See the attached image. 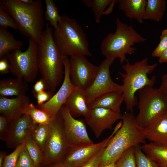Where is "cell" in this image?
<instances>
[{
    "label": "cell",
    "mask_w": 167,
    "mask_h": 167,
    "mask_svg": "<svg viewBox=\"0 0 167 167\" xmlns=\"http://www.w3.org/2000/svg\"><path fill=\"white\" fill-rule=\"evenodd\" d=\"M66 57L57 46L53 38V27L47 24L38 44V66L46 89L53 93L62 80L63 60Z\"/></svg>",
    "instance_id": "6da1fadb"
},
{
    "label": "cell",
    "mask_w": 167,
    "mask_h": 167,
    "mask_svg": "<svg viewBox=\"0 0 167 167\" xmlns=\"http://www.w3.org/2000/svg\"><path fill=\"white\" fill-rule=\"evenodd\" d=\"M0 6L14 19L20 33L38 44L39 42L45 24L41 0L27 4L19 0H1Z\"/></svg>",
    "instance_id": "7a4b0ae2"
},
{
    "label": "cell",
    "mask_w": 167,
    "mask_h": 167,
    "mask_svg": "<svg viewBox=\"0 0 167 167\" xmlns=\"http://www.w3.org/2000/svg\"><path fill=\"white\" fill-rule=\"evenodd\" d=\"M122 125L112 138L102 154L99 167L116 162L123 153L131 147L145 143L144 128L137 123L133 113L122 114Z\"/></svg>",
    "instance_id": "3957f363"
},
{
    "label": "cell",
    "mask_w": 167,
    "mask_h": 167,
    "mask_svg": "<svg viewBox=\"0 0 167 167\" xmlns=\"http://www.w3.org/2000/svg\"><path fill=\"white\" fill-rule=\"evenodd\" d=\"M126 62L122 65L125 73L120 72L118 74L122 78V91L126 111L133 113L138 102L135 95L136 92L146 86H154L156 76L149 78L148 75L153 72L157 64H149L147 58L136 61L133 64H131L128 60Z\"/></svg>",
    "instance_id": "277c9868"
},
{
    "label": "cell",
    "mask_w": 167,
    "mask_h": 167,
    "mask_svg": "<svg viewBox=\"0 0 167 167\" xmlns=\"http://www.w3.org/2000/svg\"><path fill=\"white\" fill-rule=\"evenodd\" d=\"M115 23V32L108 34L103 39L101 49L106 58H118L122 64L128 61L126 54H131L136 51V48L133 47L135 44L144 42L147 39L138 33L131 25L122 22L119 17L117 18Z\"/></svg>",
    "instance_id": "5b68a950"
},
{
    "label": "cell",
    "mask_w": 167,
    "mask_h": 167,
    "mask_svg": "<svg viewBox=\"0 0 167 167\" xmlns=\"http://www.w3.org/2000/svg\"><path fill=\"white\" fill-rule=\"evenodd\" d=\"M57 28H53V36L58 48L65 56L75 54L91 56L87 35L81 26L73 19L65 14Z\"/></svg>",
    "instance_id": "8992f818"
},
{
    "label": "cell",
    "mask_w": 167,
    "mask_h": 167,
    "mask_svg": "<svg viewBox=\"0 0 167 167\" xmlns=\"http://www.w3.org/2000/svg\"><path fill=\"white\" fill-rule=\"evenodd\" d=\"M135 117L138 124L144 128L156 118L167 113V96L160 89L147 86L139 91Z\"/></svg>",
    "instance_id": "52a82bcc"
},
{
    "label": "cell",
    "mask_w": 167,
    "mask_h": 167,
    "mask_svg": "<svg viewBox=\"0 0 167 167\" xmlns=\"http://www.w3.org/2000/svg\"><path fill=\"white\" fill-rule=\"evenodd\" d=\"M10 65V72L16 77L28 82L33 81L39 72L38 43L29 38L27 49L22 52L15 50L6 56Z\"/></svg>",
    "instance_id": "ba28073f"
},
{
    "label": "cell",
    "mask_w": 167,
    "mask_h": 167,
    "mask_svg": "<svg viewBox=\"0 0 167 167\" xmlns=\"http://www.w3.org/2000/svg\"><path fill=\"white\" fill-rule=\"evenodd\" d=\"M50 123L49 134L43 152L41 167L62 161L70 146L59 112Z\"/></svg>",
    "instance_id": "9c48e42d"
},
{
    "label": "cell",
    "mask_w": 167,
    "mask_h": 167,
    "mask_svg": "<svg viewBox=\"0 0 167 167\" xmlns=\"http://www.w3.org/2000/svg\"><path fill=\"white\" fill-rule=\"evenodd\" d=\"M122 121L116 125L111 134L97 143H80L70 145L62 161L79 167L89 161L102 148L106 147L121 127Z\"/></svg>",
    "instance_id": "30bf717a"
},
{
    "label": "cell",
    "mask_w": 167,
    "mask_h": 167,
    "mask_svg": "<svg viewBox=\"0 0 167 167\" xmlns=\"http://www.w3.org/2000/svg\"><path fill=\"white\" fill-rule=\"evenodd\" d=\"M115 59L106 58L100 65L92 84L84 91L88 105L98 96L105 93L122 90L121 85L112 79L109 69Z\"/></svg>",
    "instance_id": "8fae6325"
},
{
    "label": "cell",
    "mask_w": 167,
    "mask_h": 167,
    "mask_svg": "<svg viewBox=\"0 0 167 167\" xmlns=\"http://www.w3.org/2000/svg\"><path fill=\"white\" fill-rule=\"evenodd\" d=\"M85 56L75 54L70 56L69 59L71 81L75 87L84 91L92 83L98 68V66L89 62Z\"/></svg>",
    "instance_id": "7c38bea8"
},
{
    "label": "cell",
    "mask_w": 167,
    "mask_h": 167,
    "mask_svg": "<svg viewBox=\"0 0 167 167\" xmlns=\"http://www.w3.org/2000/svg\"><path fill=\"white\" fill-rule=\"evenodd\" d=\"M64 74L63 82L58 90L54 94L48 101L36 107L45 111L52 118L59 113L62 107L65 105L68 96L75 87L72 84L70 77V64L69 59L66 57L63 60Z\"/></svg>",
    "instance_id": "4fadbf2b"
},
{
    "label": "cell",
    "mask_w": 167,
    "mask_h": 167,
    "mask_svg": "<svg viewBox=\"0 0 167 167\" xmlns=\"http://www.w3.org/2000/svg\"><path fill=\"white\" fill-rule=\"evenodd\" d=\"M36 124L27 114L11 121L5 140L7 147L13 148L24 144L31 136Z\"/></svg>",
    "instance_id": "5bb4252c"
},
{
    "label": "cell",
    "mask_w": 167,
    "mask_h": 167,
    "mask_svg": "<svg viewBox=\"0 0 167 167\" xmlns=\"http://www.w3.org/2000/svg\"><path fill=\"white\" fill-rule=\"evenodd\" d=\"M59 113L63 119L65 134L70 146L93 143L88 134L84 120L75 119L65 105L61 109Z\"/></svg>",
    "instance_id": "9a60e30c"
},
{
    "label": "cell",
    "mask_w": 167,
    "mask_h": 167,
    "mask_svg": "<svg viewBox=\"0 0 167 167\" xmlns=\"http://www.w3.org/2000/svg\"><path fill=\"white\" fill-rule=\"evenodd\" d=\"M122 114L110 109L96 108L90 109L89 115L85 118L95 137L99 138L106 129H112L113 124L122 119Z\"/></svg>",
    "instance_id": "2e32d148"
},
{
    "label": "cell",
    "mask_w": 167,
    "mask_h": 167,
    "mask_svg": "<svg viewBox=\"0 0 167 167\" xmlns=\"http://www.w3.org/2000/svg\"><path fill=\"white\" fill-rule=\"evenodd\" d=\"M30 104L26 95L12 98L0 96V113L11 121L26 114Z\"/></svg>",
    "instance_id": "e0dca14e"
},
{
    "label": "cell",
    "mask_w": 167,
    "mask_h": 167,
    "mask_svg": "<svg viewBox=\"0 0 167 167\" xmlns=\"http://www.w3.org/2000/svg\"><path fill=\"white\" fill-rule=\"evenodd\" d=\"M147 139L156 145L167 146V113L159 117L144 128Z\"/></svg>",
    "instance_id": "ac0fdd59"
},
{
    "label": "cell",
    "mask_w": 167,
    "mask_h": 167,
    "mask_svg": "<svg viewBox=\"0 0 167 167\" xmlns=\"http://www.w3.org/2000/svg\"><path fill=\"white\" fill-rule=\"evenodd\" d=\"M65 105L73 117L89 115L90 109L87 103L84 91L75 87L67 98Z\"/></svg>",
    "instance_id": "d6986e66"
},
{
    "label": "cell",
    "mask_w": 167,
    "mask_h": 167,
    "mask_svg": "<svg viewBox=\"0 0 167 167\" xmlns=\"http://www.w3.org/2000/svg\"><path fill=\"white\" fill-rule=\"evenodd\" d=\"M124 101V96L122 90L107 92L96 97L89 104V108L92 109L102 108L121 113V107Z\"/></svg>",
    "instance_id": "ffe728a7"
},
{
    "label": "cell",
    "mask_w": 167,
    "mask_h": 167,
    "mask_svg": "<svg viewBox=\"0 0 167 167\" xmlns=\"http://www.w3.org/2000/svg\"><path fill=\"white\" fill-rule=\"evenodd\" d=\"M28 89L27 82L20 78H7L0 81V95L1 96H25Z\"/></svg>",
    "instance_id": "44dd1931"
},
{
    "label": "cell",
    "mask_w": 167,
    "mask_h": 167,
    "mask_svg": "<svg viewBox=\"0 0 167 167\" xmlns=\"http://www.w3.org/2000/svg\"><path fill=\"white\" fill-rule=\"evenodd\" d=\"M146 0H117L119 9L124 11L131 20L136 19L140 24L144 23Z\"/></svg>",
    "instance_id": "7402d4cb"
},
{
    "label": "cell",
    "mask_w": 167,
    "mask_h": 167,
    "mask_svg": "<svg viewBox=\"0 0 167 167\" xmlns=\"http://www.w3.org/2000/svg\"><path fill=\"white\" fill-rule=\"evenodd\" d=\"M24 46L23 42L16 40L7 29L0 27V58L15 50H21Z\"/></svg>",
    "instance_id": "603a6c76"
},
{
    "label": "cell",
    "mask_w": 167,
    "mask_h": 167,
    "mask_svg": "<svg viewBox=\"0 0 167 167\" xmlns=\"http://www.w3.org/2000/svg\"><path fill=\"white\" fill-rule=\"evenodd\" d=\"M141 147L144 153L155 162L158 167H167V146L150 142L143 144Z\"/></svg>",
    "instance_id": "cb8c5ba5"
},
{
    "label": "cell",
    "mask_w": 167,
    "mask_h": 167,
    "mask_svg": "<svg viewBox=\"0 0 167 167\" xmlns=\"http://www.w3.org/2000/svg\"><path fill=\"white\" fill-rule=\"evenodd\" d=\"M166 3L165 0H147L144 19L161 21L166 10Z\"/></svg>",
    "instance_id": "d4e9b609"
},
{
    "label": "cell",
    "mask_w": 167,
    "mask_h": 167,
    "mask_svg": "<svg viewBox=\"0 0 167 167\" xmlns=\"http://www.w3.org/2000/svg\"><path fill=\"white\" fill-rule=\"evenodd\" d=\"M83 3L86 6L91 8L94 15L95 20L99 23L104 10L108 6L117 3V0H82Z\"/></svg>",
    "instance_id": "484cf974"
},
{
    "label": "cell",
    "mask_w": 167,
    "mask_h": 167,
    "mask_svg": "<svg viewBox=\"0 0 167 167\" xmlns=\"http://www.w3.org/2000/svg\"><path fill=\"white\" fill-rule=\"evenodd\" d=\"M50 123L47 124H36L31 136L43 152L49 134Z\"/></svg>",
    "instance_id": "4316f807"
},
{
    "label": "cell",
    "mask_w": 167,
    "mask_h": 167,
    "mask_svg": "<svg viewBox=\"0 0 167 167\" xmlns=\"http://www.w3.org/2000/svg\"><path fill=\"white\" fill-rule=\"evenodd\" d=\"M46 9L44 13V18L49 23L53 28L58 26V23L62 19L59 15L57 7L53 0H45Z\"/></svg>",
    "instance_id": "83f0119b"
},
{
    "label": "cell",
    "mask_w": 167,
    "mask_h": 167,
    "mask_svg": "<svg viewBox=\"0 0 167 167\" xmlns=\"http://www.w3.org/2000/svg\"><path fill=\"white\" fill-rule=\"evenodd\" d=\"M26 114L30 116L35 124H48L53 119L47 113L37 108L32 103L29 104Z\"/></svg>",
    "instance_id": "f1b7e54d"
},
{
    "label": "cell",
    "mask_w": 167,
    "mask_h": 167,
    "mask_svg": "<svg viewBox=\"0 0 167 167\" xmlns=\"http://www.w3.org/2000/svg\"><path fill=\"white\" fill-rule=\"evenodd\" d=\"M24 143L36 167H41L43 154L40 148L31 137L28 138Z\"/></svg>",
    "instance_id": "f546056e"
},
{
    "label": "cell",
    "mask_w": 167,
    "mask_h": 167,
    "mask_svg": "<svg viewBox=\"0 0 167 167\" xmlns=\"http://www.w3.org/2000/svg\"><path fill=\"white\" fill-rule=\"evenodd\" d=\"M134 152L135 167H158L157 164L144 153L140 144L134 147Z\"/></svg>",
    "instance_id": "4dcf8cb0"
},
{
    "label": "cell",
    "mask_w": 167,
    "mask_h": 167,
    "mask_svg": "<svg viewBox=\"0 0 167 167\" xmlns=\"http://www.w3.org/2000/svg\"><path fill=\"white\" fill-rule=\"evenodd\" d=\"M117 167H135L134 147L126 150L116 162Z\"/></svg>",
    "instance_id": "1f68e13d"
},
{
    "label": "cell",
    "mask_w": 167,
    "mask_h": 167,
    "mask_svg": "<svg viewBox=\"0 0 167 167\" xmlns=\"http://www.w3.org/2000/svg\"><path fill=\"white\" fill-rule=\"evenodd\" d=\"M24 147V143L20 145L15 148L12 152L7 155L4 159L2 167H15L19 155Z\"/></svg>",
    "instance_id": "d6a6232c"
},
{
    "label": "cell",
    "mask_w": 167,
    "mask_h": 167,
    "mask_svg": "<svg viewBox=\"0 0 167 167\" xmlns=\"http://www.w3.org/2000/svg\"><path fill=\"white\" fill-rule=\"evenodd\" d=\"M0 27L7 29L10 27L18 30L17 25L11 15L0 6Z\"/></svg>",
    "instance_id": "836d02e7"
},
{
    "label": "cell",
    "mask_w": 167,
    "mask_h": 167,
    "mask_svg": "<svg viewBox=\"0 0 167 167\" xmlns=\"http://www.w3.org/2000/svg\"><path fill=\"white\" fill-rule=\"evenodd\" d=\"M167 49V28L163 30L160 36V41L157 46L152 53L154 57L159 58Z\"/></svg>",
    "instance_id": "e575fe53"
},
{
    "label": "cell",
    "mask_w": 167,
    "mask_h": 167,
    "mask_svg": "<svg viewBox=\"0 0 167 167\" xmlns=\"http://www.w3.org/2000/svg\"><path fill=\"white\" fill-rule=\"evenodd\" d=\"M15 167H36L25 146L19 155Z\"/></svg>",
    "instance_id": "d590c367"
},
{
    "label": "cell",
    "mask_w": 167,
    "mask_h": 167,
    "mask_svg": "<svg viewBox=\"0 0 167 167\" xmlns=\"http://www.w3.org/2000/svg\"><path fill=\"white\" fill-rule=\"evenodd\" d=\"M106 147L101 149L88 162L79 167H99L101 157Z\"/></svg>",
    "instance_id": "8d00e7d4"
},
{
    "label": "cell",
    "mask_w": 167,
    "mask_h": 167,
    "mask_svg": "<svg viewBox=\"0 0 167 167\" xmlns=\"http://www.w3.org/2000/svg\"><path fill=\"white\" fill-rule=\"evenodd\" d=\"M10 120L6 116L1 114L0 116V138L5 141Z\"/></svg>",
    "instance_id": "74e56055"
},
{
    "label": "cell",
    "mask_w": 167,
    "mask_h": 167,
    "mask_svg": "<svg viewBox=\"0 0 167 167\" xmlns=\"http://www.w3.org/2000/svg\"><path fill=\"white\" fill-rule=\"evenodd\" d=\"M53 94L49 91L45 90L33 94L37 100L38 105H41L49 101L54 95Z\"/></svg>",
    "instance_id": "f35d334b"
},
{
    "label": "cell",
    "mask_w": 167,
    "mask_h": 167,
    "mask_svg": "<svg viewBox=\"0 0 167 167\" xmlns=\"http://www.w3.org/2000/svg\"><path fill=\"white\" fill-rule=\"evenodd\" d=\"M10 72V65L6 57L0 58V73L5 74Z\"/></svg>",
    "instance_id": "ab89813d"
},
{
    "label": "cell",
    "mask_w": 167,
    "mask_h": 167,
    "mask_svg": "<svg viewBox=\"0 0 167 167\" xmlns=\"http://www.w3.org/2000/svg\"><path fill=\"white\" fill-rule=\"evenodd\" d=\"M46 89L44 80L41 78L37 81L33 86L32 92L33 94L39 93Z\"/></svg>",
    "instance_id": "60d3db41"
},
{
    "label": "cell",
    "mask_w": 167,
    "mask_h": 167,
    "mask_svg": "<svg viewBox=\"0 0 167 167\" xmlns=\"http://www.w3.org/2000/svg\"><path fill=\"white\" fill-rule=\"evenodd\" d=\"M159 88L167 96V73L163 75L161 83Z\"/></svg>",
    "instance_id": "b9f144b4"
},
{
    "label": "cell",
    "mask_w": 167,
    "mask_h": 167,
    "mask_svg": "<svg viewBox=\"0 0 167 167\" xmlns=\"http://www.w3.org/2000/svg\"><path fill=\"white\" fill-rule=\"evenodd\" d=\"M44 167H75L69 163L60 161L54 163L47 165Z\"/></svg>",
    "instance_id": "7bdbcfd3"
},
{
    "label": "cell",
    "mask_w": 167,
    "mask_h": 167,
    "mask_svg": "<svg viewBox=\"0 0 167 167\" xmlns=\"http://www.w3.org/2000/svg\"><path fill=\"white\" fill-rule=\"evenodd\" d=\"M158 62L161 64L167 63V49L159 58Z\"/></svg>",
    "instance_id": "ee69618b"
},
{
    "label": "cell",
    "mask_w": 167,
    "mask_h": 167,
    "mask_svg": "<svg viewBox=\"0 0 167 167\" xmlns=\"http://www.w3.org/2000/svg\"><path fill=\"white\" fill-rule=\"evenodd\" d=\"M6 153L4 152L0 151V167H2L4 159L6 156Z\"/></svg>",
    "instance_id": "f6af8a7d"
},
{
    "label": "cell",
    "mask_w": 167,
    "mask_h": 167,
    "mask_svg": "<svg viewBox=\"0 0 167 167\" xmlns=\"http://www.w3.org/2000/svg\"><path fill=\"white\" fill-rule=\"evenodd\" d=\"M20 2L27 4H33L34 0H19Z\"/></svg>",
    "instance_id": "bcb514c9"
},
{
    "label": "cell",
    "mask_w": 167,
    "mask_h": 167,
    "mask_svg": "<svg viewBox=\"0 0 167 167\" xmlns=\"http://www.w3.org/2000/svg\"><path fill=\"white\" fill-rule=\"evenodd\" d=\"M103 167H117L116 162H112L107 164Z\"/></svg>",
    "instance_id": "7dc6e473"
}]
</instances>
